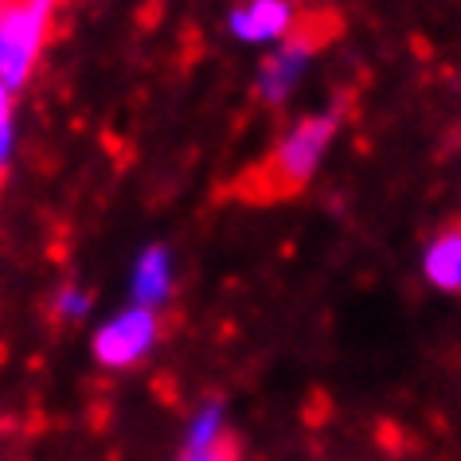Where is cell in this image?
I'll use <instances>...</instances> for the list:
<instances>
[{
  "mask_svg": "<svg viewBox=\"0 0 461 461\" xmlns=\"http://www.w3.org/2000/svg\"><path fill=\"white\" fill-rule=\"evenodd\" d=\"M337 130H340V118L332 110L302 118L278 141V149L270 153L267 165H258L250 172L247 192L255 195V200H282V195L302 192L305 184L313 180V172L321 168Z\"/></svg>",
  "mask_w": 461,
  "mask_h": 461,
  "instance_id": "obj_1",
  "label": "cell"
},
{
  "mask_svg": "<svg viewBox=\"0 0 461 461\" xmlns=\"http://www.w3.org/2000/svg\"><path fill=\"white\" fill-rule=\"evenodd\" d=\"M59 0H0V83L24 86L43 43L51 36V16Z\"/></svg>",
  "mask_w": 461,
  "mask_h": 461,
  "instance_id": "obj_2",
  "label": "cell"
},
{
  "mask_svg": "<svg viewBox=\"0 0 461 461\" xmlns=\"http://www.w3.org/2000/svg\"><path fill=\"white\" fill-rule=\"evenodd\" d=\"M157 332H160V321L153 309H125L122 317H113L110 325L98 329L95 337V356L102 367H133L141 356L157 344Z\"/></svg>",
  "mask_w": 461,
  "mask_h": 461,
  "instance_id": "obj_3",
  "label": "cell"
},
{
  "mask_svg": "<svg viewBox=\"0 0 461 461\" xmlns=\"http://www.w3.org/2000/svg\"><path fill=\"white\" fill-rule=\"evenodd\" d=\"M321 48V36L309 28H294L290 36H285L278 48H274L267 59L258 63V75H255V90L262 102H270V106H278V102L290 98L294 83L302 78V71L313 59V51Z\"/></svg>",
  "mask_w": 461,
  "mask_h": 461,
  "instance_id": "obj_4",
  "label": "cell"
},
{
  "mask_svg": "<svg viewBox=\"0 0 461 461\" xmlns=\"http://www.w3.org/2000/svg\"><path fill=\"white\" fill-rule=\"evenodd\" d=\"M297 24L294 0H247L230 13V32L243 43H282Z\"/></svg>",
  "mask_w": 461,
  "mask_h": 461,
  "instance_id": "obj_5",
  "label": "cell"
},
{
  "mask_svg": "<svg viewBox=\"0 0 461 461\" xmlns=\"http://www.w3.org/2000/svg\"><path fill=\"white\" fill-rule=\"evenodd\" d=\"M422 274L434 290L461 294V223H449L430 239L422 255Z\"/></svg>",
  "mask_w": 461,
  "mask_h": 461,
  "instance_id": "obj_6",
  "label": "cell"
},
{
  "mask_svg": "<svg viewBox=\"0 0 461 461\" xmlns=\"http://www.w3.org/2000/svg\"><path fill=\"white\" fill-rule=\"evenodd\" d=\"M172 290V262L165 247H149L133 270V297L141 309H157Z\"/></svg>",
  "mask_w": 461,
  "mask_h": 461,
  "instance_id": "obj_7",
  "label": "cell"
},
{
  "mask_svg": "<svg viewBox=\"0 0 461 461\" xmlns=\"http://www.w3.org/2000/svg\"><path fill=\"white\" fill-rule=\"evenodd\" d=\"M227 430H223V407L219 402H207V407L195 414L192 426H188V438H184V449H207V446H215V442H223Z\"/></svg>",
  "mask_w": 461,
  "mask_h": 461,
  "instance_id": "obj_8",
  "label": "cell"
},
{
  "mask_svg": "<svg viewBox=\"0 0 461 461\" xmlns=\"http://www.w3.org/2000/svg\"><path fill=\"white\" fill-rule=\"evenodd\" d=\"M8 149H13V90L0 83V168H5Z\"/></svg>",
  "mask_w": 461,
  "mask_h": 461,
  "instance_id": "obj_9",
  "label": "cell"
},
{
  "mask_svg": "<svg viewBox=\"0 0 461 461\" xmlns=\"http://www.w3.org/2000/svg\"><path fill=\"white\" fill-rule=\"evenodd\" d=\"M180 461H239V446L230 442V438H223V442H215V446H207V449H184V457Z\"/></svg>",
  "mask_w": 461,
  "mask_h": 461,
  "instance_id": "obj_10",
  "label": "cell"
},
{
  "mask_svg": "<svg viewBox=\"0 0 461 461\" xmlns=\"http://www.w3.org/2000/svg\"><path fill=\"white\" fill-rule=\"evenodd\" d=\"M55 309H59L63 317H83L90 309V297L83 290H75V285H63L59 297H55Z\"/></svg>",
  "mask_w": 461,
  "mask_h": 461,
  "instance_id": "obj_11",
  "label": "cell"
}]
</instances>
